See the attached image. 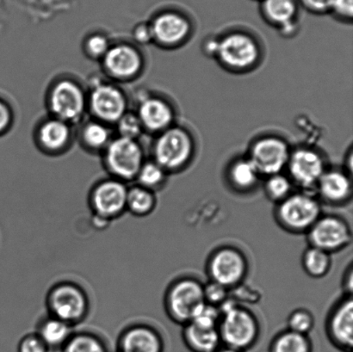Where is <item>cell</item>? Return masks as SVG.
<instances>
[{
  "label": "cell",
  "mask_w": 353,
  "mask_h": 352,
  "mask_svg": "<svg viewBox=\"0 0 353 352\" xmlns=\"http://www.w3.org/2000/svg\"><path fill=\"white\" fill-rule=\"evenodd\" d=\"M321 216L319 198L314 193H292L276 205L275 217L279 226L292 234H307Z\"/></svg>",
  "instance_id": "6da1fadb"
},
{
  "label": "cell",
  "mask_w": 353,
  "mask_h": 352,
  "mask_svg": "<svg viewBox=\"0 0 353 352\" xmlns=\"http://www.w3.org/2000/svg\"><path fill=\"white\" fill-rule=\"evenodd\" d=\"M48 315L55 317L72 327L81 323L90 311L88 294L81 286L72 282L54 284L46 298Z\"/></svg>",
  "instance_id": "7a4b0ae2"
},
{
  "label": "cell",
  "mask_w": 353,
  "mask_h": 352,
  "mask_svg": "<svg viewBox=\"0 0 353 352\" xmlns=\"http://www.w3.org/2000/svg\"><path fill=\"white\" fill-rule=\"evenodd\" d=\"M194 141L183 127H170L161 132L154 147V161L167 172H178L189 164L194 154Z\"/></svg>",
  "instance_id": "3957f363"
},
{
  "label": "cell",
  "mask_w": 353,
  "mask_h": 352,
  "mask_svg": "<svg viewBox=\"0 0 353 352\" xmlns=\"http://www.w3.org/2000/svg\"><path fill=\"white\" fill-rule=\"evenodd\" d=\"M203 303V285L195 278H179L165 292V307L168 316L183 326L192 320Z\"/></svg>",
  "instance_id": "277c9868"
},
{
  "label": "cell",
  "mask_w": 353,
  "mask_h": 352,
  "mask_svg": "<svg viewBox=\"0 0 353 352\" xmlns=\"http://www.w3.org/2000/svg\"><path fill=\"white\" fill-rule=\"evenodd\" d=\"M218 330L225 346L241 352L257 341L259 325L254 313L237 305L221 315Z\"/></svg>",
  "instance_id": "5b68a950"
},
{
  "label": "cell",
  "mask_w": 353,
  "mask_h": 352,
  "mask_svg": "<svg viewBox=\"0 0 353 352\" xmlns=\"http://www.w3.org/2000/svg\"><path fill=\"white\" fill-rule=\"evenodd\" d=\"M216 57L228 70L245 72L257 65L261 58V48L250 34L237 31L218 39Z\"/></svg>",
  "instance_id": "8992f818"
},
{
  "label": "cell",
  "mask_w": 353,
  "mask_h": 352,
  "mask_svg": "<svg viewBox=\"0 0 353 352\" xmlns=\"http://www.w3.org/2000/svg\"><path fill=\"white\" fill-rule=\"evenodd\" d=\"M105 162L114 178L134 180L144 163L143 149L136 140L119 136L107 145Z\"/></svg>",
  "instance_id": "52a82bcc"
},
{
  "label": "cell",
  "mask_w": 353,
  "mask_h": 352,
  "mask_svg": "<svg viewBox=\"0 0 353 352\" xmlns=\"http://www.w3.org/2000/svg\"><path fill=\"white\" fill-rule=\"evenodd\" d=\"M210 281L230 289L244 280L248 271L247 258L237 248L223 247L214 251L208 261Z\"/></svg>",
  "instance_id": "ba28073f"
},
{
  "label": "cell",
  "mask_w": 353,
  "mask_h": 352,
  "mask_svg": "<svg viewBox=\"0 0 353 352\" xmlns=\"http://www.w3.org/2000/svg\"><path fill=\"white\" fill-rule=\"evenodd\" d=\"M128 189L125 183L116 178L99 183L89 196L92 216L109 222L119 218L126 212Z\"/></svg>",
  "instance_id": "9c48e42d"
},
{
  "label": "cell",
  "mask_w": 353,
  "mask_h": 352,
  "mask_svg": "<svg viewBox=\"0 0 353 352\" xmlns=\"http://www.w3.org/2000/svg\"><path fill=\"white\" fill-rule=\"evenodd\" d=\"M310 246L328 253H336L351 244L352 230L348 222L333 215L321 216L307 232Z\"/></svg>",
  "instance_id": "30bf717a"
},
{
  "label": "cell",
  "mask_w": 353,
  "mask_h": 352,
  "mask_svg": "<svg viewBox=\"0 0 353 352\" xmlns=\"http://www.w3.org/2000/svg\"><path fill=\"white\" fill-rule=\"evenodd\" d=\"M290 179L302 191L316 192V185L326 168L323 156L311 148H299L290 153L288 164Z\"/></svg>",
  "instance_id": "8fae6325"
},
{
  "label": "cell",
  "mask_w": 353,
  "mask_h": 352,
  "mask_svg": "<svg viewBox=\"0 0 353 352\" xmlns=\"http://www.w3.org/2000/svg\"><path fill=\"white\" fill-rule=\"evenodd\" d=\"M290 151L288 144L281 138L265 136L252 145L249 160L261 176L281 174L288 164Z\"/></svg>",
  "instance_id": "7c38bea8"
},
{
  "label": "cell",
  "mask_w": 353,
  "mask_h": 352,
  "mask_svg": "<svg viewBox=\"0 0 353 352\" xmlns=\"http://www.w3.org/2000/svg\"><path fill=\"white\" fill-rule=\"evenodd\" d=\"M50 106L55 118L68 123L74 122L84 113L85 93L75 82L68 79L59 81L51 90Z\"/></svg>",
  "instance_id": "4fadbf2b"
},
{
  "label": "cell",
  "mask_w": 353,
  "mask_h": 352,
  "mask_svg": "<svg viewBox=\"0 0 353 352\" xmlns=\"http://www.w3.org/2000/svg\"><path fill=\"white\" fill-rule=\"evenodd\" d=\"M90 106L93 114L105 123H117L126 113L127 101L120 89L110 84L94 86L90 95Z\"/></svg>",
  "instance_id": "5bb4252c"
},
{
  "label": "cell",
  "mask_w": 353,
  "mask_h": 352,
  "mask_svg": "<svg viewBox=\"0 0 353 352\" xmlns=\"http://www.w3.org/2000/svg\"><path fill=\"white\" fill-rule=\"evenodd\" d=\"M327 333L334 346L345 352L352 351V296H345L332 310L327 322Z\"/></svg>",
  "instance_id": "9a60e30c"
},
{
  "label": "cell",
  "mask_w": 353,
  "mask_h": 352,
  "mask_svg": "<svg viewBox=\"0 0 353 352\" xmlns=\"http://www.w3.org/2000/svg\"><path fill=\"white\" fill-rule=\"evenodd\" d=\"M154 41L165 47H176L188 39L192 24L179 12L161 13L150 24Z\"/></svg>",
  "instance_id": "2e32d148"
},
{
  "label": "cell",
  "mask_w": 353,
  "mask_h": 352,
  "mask_svg": "<svg viewBox=\"0 0 353 352\" xmlns=\"http://www.w3.org/2000/svg\"><path fill=\"white\" fill-rule=\"evenodd\" d=\"M117 352H164L161 333L146 324H134L120 334Z\"/></svg>",
  "instance_id": "e0dca14e"
},
{
  "label": "cell",
  "mask_w": 353,
  "mask_h": 352,
  "mask_svg": "<svg viewBox=\"0 0 353 352\" xmlns=\"http://www.w3.org/2000/svg\"><path fill=\"white\" fill-rule=\"evenodd\" d=\"M316 192L320 202L340 206L352 198V183L347 172L339 170L325 171L316 185Z\"/></svg>",
  "instance_id": "ac0fdd59"
},
{
  "label": "cell",
  "mask_w": 353,
  "mask_h": 352,
  "mask_svg": "<svg viewBox=\"0 0 353 352\" xmlns=\"http://www.w3.org/2000/svg\"><path fill=\"white\" fill-rule=\"evenodd\" d=\"M103 58L106 70L116 78L133 77L143 67V58L139 52L130 45L110 47Z\"/></svg>",
  "instance_id": "d6986e66"
},
{
  "label": "cell",
  "mask_w": 353,
  "mask_h": 352,
  "mask_svg": "<svg viewBox=\"0 0 353 352\" xmlns=\"http://www.w3.org/2000/svg\"><path fill=\"white\" fill-rule=\"evenodd\" d=\"M137 116L143 129L151 132H163L172 127L174 120L172 106L164 99L157 96L143 99L140 103Z\"/></svg>",
  "instance_id": "ffe728a7"
},
{
  "label": "cell",
  "mask_w": 353,
  "mask_h": 352,
  "mask_svg": "<svg viewBox=\"0 0 353 352\" xmlns=\"http://www.w3.org/2000/svg\"><path fill=\"white\" fill-rule=\"evenodd\" d=\"M296 0H263L262 12L265 19L279 28L285 36H290L296 30Z\"/></svg>",
  "instance_id": "44dd1931"
},
{
  "label": "cell",
  "mask_w": 353,
  "mask_h": 352,
  "mask_svg": "<svg viewBox=\"0 0 353 352\" xmlns=\"http://www.w3.org/2000/svg\"><path fill=\"white\" fill-rule=\"evenodd\" d=\"M183 339L193 352H216L221 344L219 330L189 322L183 326Z\"/></svg>",
  "instance_id": "7402d4cb"
},
{
  "label": "cell",
  "mask_w": 353,
  "mask_h": 352,
  "mask_svg": "<svg viewBox=\"0 0 353 352\" xmlns=\"http://www.w3.org/2000/svg\"><path fill=\"white\" fill-rule=\"evenodd\" d=\"M72 329L74 327L69 324L55 317L48 315L38 324L37 333L46 344L48 349L61 350L74 334Z\"/></svg>",
  "instance_id": "603a6c76"
},
{
  "label": "cell",
  "mask_w": 353,
  "mask_h": 352,
  "mask_svg": "<svg viewBox=\"0 0 353 352\" xmlns=\"http://www.w3.org/2000/svg\"><path fill=\"white\" fill-rule=\"evenodd\" d=\"M259 177L257 169L249 158H239L230 165L228 179L235 191L249 192L257 185Z\"/></svg>",
  "instance_id": "cb8c5ba5"
},
{
  "label": "cell",
  "mask_w": 353,
  "mask_h": 352,
  "mask_svg": "<svg viewBox=\"0 0 353 352\" xmlns=\"http://www.w3.org/2000/svg\"><path fill=\"white\" fill-rule=\"evenodd\" d=\"M38 136L44 148L50 151H58L63 148L70 140L71 130L68 123L53 118L43 123Z\"/></svg>",
  "instance_id": "d4e9b609"
},
{
  "label": "cell",
  "mask_w": 353,
  "mask_h": 352,
  "mask_svg": "<svg viewBox=\"0 0 353 352\" xmlns=\"http://www.w3.org/2000/svg\"><path fill=\"white\" fill-rule=\"evenodd\" d=\"M157 205L155 192L139 185L128 189L126 211L137 217H145L154 212Z\"/></svg>",
  "instance_id": "484cf974"
},
{
  "label": "cell",
  "mask_w": 353,
  "mask_h": 352,
  "mask_svg": "<svg viewBox=\"0 0 353 352\" xmlns=\"http://www.w3.org/2000/svg\"><path fill=\"white\" fill-rule=\"evenodd\" d=\"M302 265L307 275L313 278L327 276L332 267L331 254L319 248L307 247L303 254Z\"/></svg>",
  "instance_id": "4316f807"
},
{
  "label": "cell",
  "mask_w": 353,
  "mask_h": 352,
  "mask_svg": "<svg viewBox=\"0 0 353 352\" xmlns=\"http://www.w3.org/2000/svg\"><path fill=\"white\" fill-rule=\"evenodd\" d=\"M271 352H312V344L305 334L288 329L275 338L272 344Z\"/></svg>",
  "instance_id": "83f0119b"
},
{
  "label": "cell",
  "mask_w": 353,
  "mask_h": 352,
  "mask_svg": "<svg viewBox=\"0 0 353 352\" xmlns=\"http://www.w3.org/2000/svg\"><path fill=\"white\" fill-rule=\"evenodd\" d=\"M61 352H109L103 340L91 333L72 334Z\"/></svg>",
  "instance_id": "f1b7e54d"
},
{
  "label": "cell",
  "mask_w": 353,
  "mask_h": 352,
  "mask_svg": "<svg viewBox=\"0 0 353 352\" xmlns=\"http://www.w3.org/2000/svg\"><path fill=\"white\" fill-rule=\"evenodd\" d=\"M168 172L155 161H148L141 165L138 172V185L155 192L163 186L167 180Z\"/></svg>",
  "instance_id": "f546056e"
},
{
  "label": "cell",
  "mask_w": 353,
  "mask_h": 352,
  "mask_svg": "<svg viewBox=\"0 0 353 352\" xmlns=\"http://www.w3.org/2000/svg\"><path fill=\"white\" fill-rule=\"evenodd\" d=\"M292 182L282 174L269 176L265 184V191L271 201L278 205L292 194Z\"/></svg>",
  "instance_id": "4dcf8cb0"
},
{
  "label": "cell",
  "mask_w": 353,
  "mask_h": 352,
  "mask_svg": "<svg viewBox=\"0 0 353 352\" xmlns=\"http://www.w3.org/2000/svg\"><path fill=\"white\" fill-rule=\"evenodd\" d=\"M82 138L88 147L92 149H99L110 143V130L101 123H89L83 129Z\"/></svg>",
  "instance_id": "1f68e13d"
},
{
  "label": "cell",
  "mask_w": 353,
  "mask_h": 352,
  "mask_svg": "<svg viewBox=\"0 0 353 352\" xmlns=\"http://www.w3.org/2000/svg\"><path fill=\"white\" fill-rule=\"evenodd\" d=\"M314 325V318L312 313L305 309L294 310L288 318L289 330L292 332L305 334L312 331Z\"/></svg>",
  "instance_id": "d6a6232c"
},
{
  "label": "cell",
  "mask_w": 353,
  "mask_h": 352,
  "mask_svg": "<svg viewBox=\"0 0 353 352\" xmlns=\"http://www.w3.org/2000/svg\"><path fill=\"white\" fill-rule=\"evenodd\" d=\"M117 123L119 136L129 138V139L136 140L143 130L139 117L136 114L126 112Z\"/></svg>",
  "instance_id": "836d02e7"
},
{
  "label": "cell",
  "mask_w": 353,
  "mask_h": 352,
  "mask_svg": "<svg viewBox=\"0 0 353 352\" xmlns=\"http://www.w3.org/2000/svg\"><path fill=\"white\" fill-rule=\"evenodd\" d=\"M203 294L205 302L216 307L219 306L225 300L230 298L228 289L212 281L207 285H203Z\"/></svg>",
  "instance_id": "e575fe53"
},
{
  "label": "cell",
  "mask_w": 353,
  "mask_h": 352,
  "mask_svg": "<svg viewBox=\"0 0 353 352\" xmlns=\"http://www.w3.org/2000/svg\"><path fill=\"white\" fill-rule=\"evenodd\" d=\"M50 350L37 333L27 334L20 340L17 352H50Z\"/></svg>",
  "instance_id": "d590c367"
},
{
  "label": "cell",
  "mask_w": 353,
  "mask_h": 352,
  "mask_svg": "<svg viewBox=\"0 0 353 352\" xmlns=\"http://www.w3.org/2000/svg\"><path fill=\"white\" fill-rule=\"evenodd\" d=\"M86 50L93 57H103L110 47L109 40L103 34H93L86 41Z\"/></svg>",
  "instance_id": "8d00e7d4"
},
{
  "label": "cell",
  "mask_w": 353,
  "mask_h": 352,
  "mask_svg": "<svg viewBox=\"0 0 353 352\" xmlns=\"http://www.w3.org/2000/svg\"><path fill=\"white\" fill-rule=\"evenodd\" d=\"M331 12L341 19L352 20L353 17V0H333Z\"/></svg>",
  "instance_id": "74e56055"
},
{
  "label": "cell",
  "mask_w": 353,
  "mask_h": 352,
  "mask_svg": "<svg viewBox=\"0 0 353 352\" xmlns=\"http://www.w3.org/2000/svg\"><path fill=\"white\" fill-rule=\"evenodd\" d=\"M300 2L310 12L323 14L331 12L333 0H300Z\"/></svg>",
  "instance_id": "f35d334b"
},
{
  "label": "cell",
  "mask_w": 353,
  "mask_h": 352,
  "mask_svg": "<svg viewBox=\"0 0 353 352\" xmlns=\"http://www.w3.org/2000/svg\"><path fill=\"white\" fill-rule=\"evenodd\" d=\"M133 34L134 39L141 44H148L154 41L150 24H140L134 29Z\"/></svg>",
  "instance_id": "ab89813d"
},
{
  "label": "cell",
  "mask_w": 353,
  "mask_h": 352,
  "mask_svg": "<svg viewBox=\"0 0 353 352\" xmlns=\"http://www.w3.org/2000/svg\"><path fill=\"white\" fill-rule=\"evenodd\" d=\"M10 120H12V114H10L8 106L5 103L0 101V133L8 127Z\"/></svg>",
  "instance_id": "60d3db41"
},
{
  "label": "cell",
  "mask_w": 353,
  "mask_h": 352,
  "mask_svg": "<svg viewBox=\"0 0 353 352\" xmlns=\"http://www.w3.org/2000/svg\"><path fill=\"white\" fill-rule=\"evenodd\" d=\"M218 48V39H209L204 43V53L210 56H216Z\"/></svg>",
  "instance_id": "b9f144b4"
},
{
  "label": "cell",
  "mask_w": 353,
  "mask_h": 352,
  "mask_svg": "<svg viewBox=\"0 0 353 352\" xmlns=\"http://www.w3.org/2000/svg\"><path fill=\"white\" fill-rule=\"evenodd\" d=\"M353 273L352 268H349L347 275L345 276L343 280V285L345 291L347 292V296L352 295V282H353Z\"/></svg>",
  "instance_id": "7bdbcfd3"
},
{
  "label": "cell",
  "mask_w": 353,
  "mask_h": 352,
  "mask_svg": "<svg viewBox=\"0 0 353 352\" xmlns=\"http://www.w3.org/2000/svg\"><path fill=\"white\" fill-rule=\"evenodd\" d=\"M216 352H240L236 350L231 349V348H228L225 346L223 349H221V348H219Z\"/></svg>",
  "instance_id": "ee69618b"
}]
</instances>
